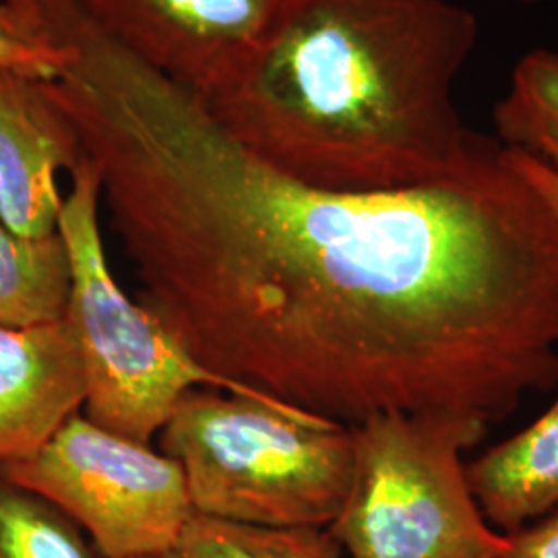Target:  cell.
<instances>
[{
  "label": "cell",
  "mask_w": 558,
  "mask_h": 558,
  "mask_svg": "<svg viewBox=\"0 0 558 558\" xmlns=\"http://www.w3.org/2000/svg\"><path fill=\"white\" fill-rule=\"evenodd\" d=\"M478 40V15L453 0H288L239 75L197 100L228 137L306 186H414L488 141L453 100Z\"/></svg>",
  "instance_id": "cell-1"
},
{
  "label": "cell",
  "mask_w": 558,
  "mask_h": 558,
  "mask_svg": "<svg viewBox=\"0 0 558 558\" xmlns=\"http://www.w3.org/2000/svg\"><path fill=\"white\" fill-rule=\"evenodd\" d=\"M195 515L265 527H329L354 470L352 426L281 399L191 389L160 433Z\"/></svg>",
  "instance_id": "cell-2"
},
{
  "label": "cell",
  "mask_w": 558,
  "mask_h": 558,
  "mask_svg": "<svg viewBox=\"0 0 558 558\" xmlns=\"http://www.w3.org/2000/svg\"><path fill=\"white\" fill-rule=\"evenodd\" d=\"M488 424L385 412L352 424L354 470L327 527L348 558H505L509 536L480 509L463 456Z\"/></svg>",
  "instance_id": "cell-3"
},
{
  "label": "cell",
  "mask_w": 558,
  "mask_h": 558,
  "mask_svg": "<svg viewBox=\"0 0 558 558\" xmlns=\"http://www.w3.org/2000/svg\"><path fill=\"white\" fill-rule=\"evenodd\" d=\"M100 207V168L85 154L71 172L57 223L71 265L66 320L85 373L83 416L149 445L191 389L276 399L201 366L151 311L126 296L106 259Z\"/></svg>",
  "instance_id": "cell-4"
},
{
  "label": "cell",
  "mask_w": 558,
  "mask_h": 558,
  "mask_svg": "<svg viewBox=\"0 0 558 558\" xmlns=\"http://www.w3.org/2000/svg\"><path fill=\"white\" fill-rule=\"evenodd\" d=\"M0 474L75 521L108 558L172 555L195 515L174 459L83 412L36 451L2 461Z\"/></svg>",
  "instance_id": "cell-5"
},
{
  "label": "cell",
  "mask_w": 558,
  "mask_h": 558,
  "mask_svg": "<svg viewBox=\"0 0 558 558\" xmlns=\"http://www.w3.org/2000/svg\"><path fill=\"white\" fill-rule=\"evenodd\" d=\"M104 38L201 101L257 54L288 0H69Z\"/></svg>",
  "instance_id": "cell-6"
},
{
  "label": "cell",
  "mask_w": 558,
  "mask_h": 558,
  "mask_svg": "<svg viewBox=\"0 0 558 558\" xmlns=\"http://www.w3.org/2000/svg\"><path fill=\"white\" fill-rule=\"evenodd\" d=\"M85 158L50 81L0 69V220L25 239L57 234L59 174Z\"/></svg>",
  "instance_id": "cell-7"
},
{
  "label": "cell",
  "mask_w": 558,
  "mask_h": 558,
  "mask_svg": "<svg viewBox=\"0 0 558 558\" xmlns=\"http://www.w3.org/2000/svg\"><path fill=\"white\" fill-rule=\"evenodd\" d=\"M83 401L85 373L69 320L0 325V463L36 451Z\"/></svg>",
  "instance_id": "cell-8"
},
{
  "label": "cell",
  "mask_w": 558,
  "mask_h": 558,
  "mask_svg": "<svg viewBox=\"0 0 558 558\" xmlns=\"http://www.w3.org/2000/svg\"><path fill=\"white\" fill-rule=\"evenodd\" d=\"M465 472L482 513L502 534H513L555 511L558 396L532 424L468 461Z\"/></svg>",
  "instance_id": "cell-9"
},
{
  "label": "cell",
  "mask_w": 558,
  "mask_h": 558,
  "mask_svg": "<svg viewBox=\"0 0 558 558\" xmlns=\"http://www.w3.org/2000/svg\"><path fill=\"white\" fill-rule=\"evenodd\" d=\"M71 265L57 234L25 239L0 220V325L29 329L66 319Z\"/></svg>",
  "instance_id": "cell-10"
},
{
  "label": "cell",
  "mask_w": 558,
  "mask_h": 558,
  "mask_svg": "<svg viewBox=\"0 0 558 558\" xmlns=\"http://www.w3.org/2000/svg\"><path fill=\"white\" fill-rule=\"evenodd\" d=\"M493 122L500 145L530 154L558 174V50L536 48L518 60Z\"/></svg>",
  "instance_id": "cell-11"
},
{
  "label": "cell",
  "mask_w": 558,
  "mask_h": 558,
  "mask_svg": "<svg viewBox=\"0 0 558 558\" xmlns=\"http://www.w3.org/2000/svg\"><path fill=\"white\" fill-rule=\"evenodd\" d=\"M179 558H341L327 527H265L193 515Z\"/></svg>",
  "instance_id": "cell-12"
},
{
  "label": "cell",
  "mask_w": 558,
  "mask_h": 558,
  "mask_svg": "<svg viewBox=\"0 0 558 558\" xmlns=\"http://www.w3.org/2000/svg\"><path fill=\"white\" fill-rule=\"evenodd\" d=\"M0 558H108L75 521L0 474Z\"/></svg>",
  "instance_id": "cell-13"
},
{
  "label": "cell",
  "mask_w": 558,
  "mask_h": 558,
  "mask_svg": "<svg viewBox=\"0 0 558 558\" xmlns=\"http://www.w3.org/2000/svg\"><path fill=\"white\" fill-rule=\"evenodd\" d=\"M69 50L25 32L0 4V69L52 81L59 77Z\"/></svg>",
  "instance_id": "cell-14"
},
{
  "label": "cell",
  "mask_w": 558,
  "mask_h": 558,
  "mask_svg": "<svg viewBox=\"0 0 558 558\" xmlns=\"http://www.w3.org/2000/svg\"><path fill=\"white\" fill-rule=\"evenodd\" d=\"M507 536L505 558H558V507Z\"/></svg>",
  "instance_id": "cell-15"
},
{
  "label": "cell",
  "mask_w": 558,
  "mask_h": 558,
  "mask_svg": "<svg viewBox=\"0 0 558 558\" xmlns=\"http://www.w3.org/2000/svg\"><path fill=\"white\" fill-rule=\"evenodd\" d=\"M505 147V145H502ZM507 160L511 161V166L518 170L523 179L532 184V189L538 193L542 199L546 201V205L553 209V214L558 218V174L548 168L544 161L532 158L525 151L505 147Z\"/></svg>",
  "instance_id": "cell-16"
},
{
  "label": "cell",
  "mask_w": 558,
  "mask_h": 558,
  "mask_svg": "<svg viewBox=\"0 0 558 558\" xmlns=\"http://www.w3.org/2000/svg\"><path fill=\"white\" fill-rule=\"evenodd\" d=\"M525 4H538V2H550V0H521Z\"/></svg>",
  "instance_id": "cell-17"
},
{
  "label": "cell",
  "mask_w": 558,
  "mask_h": 558,
  "mask_svg": "<svg viewBox=\"0 0 558 558\" xmlns=\"http://www.w3.org/2000/svg\"><path fill=\"white\" fill-rule=\"evenodd\" d=\"M154 558H179L177 553H172V555H163V557H154Z\"/></svg>",
  "instance_id": "cell-18"
}]
</instances>
